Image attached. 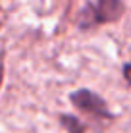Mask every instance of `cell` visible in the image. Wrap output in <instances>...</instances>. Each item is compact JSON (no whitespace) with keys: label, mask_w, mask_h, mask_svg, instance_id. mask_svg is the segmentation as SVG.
I'll return each mask as SVG.
<instances>
[{"label":"cell","mask_w":131,"mask_h":133,"mask_svg":"<svg viewBox=\"0 0 131 133\" xmlns=\"http://www.w3.org/2000/svg\"><path fill=\"white\" fill-rule=\"evenodd\" d=\"M123 79L127 81V85H131V58L123 64Z\"/></svg>","instance_id":"cell-4"},{"label":"cell","mask_w":131,"mask_h":133,"mask_svg":"<svg viewBox=\"0 0 131 133\" xmlns=\"http://www.w3.org/2000/svg\"><path fill=\"white\" fill-rule=\"evenodd\" d=\"M70 102L77 110L89 114V116H93V118H98V120H114V114L108 110L106 100L91 89L71 91L70 93Z\"/></svg>","instance_id":"cell-2"},{"label":"cell","mask_w":131,"mask_h":133,"mask_svg":"<svg viewBox=\"0 0 131 133\" xmlns=\"http://www.w3.org/2000/svg\"><path fill=\"white\" fill-rule=\"evenodd\" d=\"M123 14H125L123 0H93L81 8L77 27L83 31H89L104 23L118 21Z\"/></svg>","instance_id":"cell-1"},{"label":"cell","mask_w":131,"mask_h":133,"mask_svg":"<svg viewBox=\"0 0 131 133\" xmlns=\"http://www.w3.org/2000/svg\"><path fill=\"white\" fill-rule=\"evenodd\" d=\"M4 58H6V52L0 46V85H2V79H4Z\"/></svg>","instance_id":"cell-5"},{"label":"cell","mask_w":131,"mask_h":133,"mask_svg":"<svg viewBox=\"0 0 131 133\" xmlns=\"http://www.w3.org/2000/svg\"><path fill=\"white\" fill-rule=\"evenodd\" d=\"M60 123L64 125V129L67 133H85L87 131V125H85L77 116H73V114H62Z\"/></svg>","instance_id":"cell-3"}]
</instances>
